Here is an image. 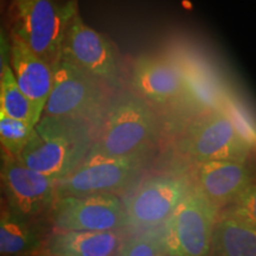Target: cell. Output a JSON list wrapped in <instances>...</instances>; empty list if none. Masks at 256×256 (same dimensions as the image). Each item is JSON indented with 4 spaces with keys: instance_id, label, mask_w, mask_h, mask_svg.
<instances>
[{
    "instance_id": "obj_1",
    "label": "cell",
    "mask_w": 256,
    "mask_h": 256,
    "mask_svg": "<svg viewBox=\"0 0 256 256\" xmlns=\"http://www.w3.org/2000/svg\"><path fill=\"white\" fill-rule=\"evenodd\" d=\"M94 136L95 127L84 120L42 115L16 159L25 168L58 180L87 158Z\"/></svg>"
},
{
    "instance_id": "obj_2",
    "label": "cell",
    "mask_w": 256,
    "mask_h": 256,
    "mask_svg": "<svg viewBox=\"0 0 256 256\" xmlns=\"http://www.w3.org/2000/svg\"><path fill=\"white\" fill-rule=\"evenodd\" d=\"M159 134L158 118L134 92L112 96L95 128L89 153L104 156H147Z\"/></svg>"
},
{
    "instance_id": "obj_3",
    "label": "cell",
    "mask_w": 256,
    "mask_h": 256,
    "mask_svg": "<svg viewBox=\"0 0 256 256\" xmlns=\"http://www.w3.org/2000/svg\"><path fill=\"white\" fill-rule=\"evenodd\" d=\"M78 11V0H12L11 36L54 68L60 60L69 22Z\"/></svg>"
},
{
    "instance_id": "obj_4",
    "label": "cell",
    "mask_w": 256,
    "mask_h": 256,
    "mask_svg": "<svg viewBox=\"0 0 256 256\" xmlns=\"http://www.w3.org/2000/svg\"><path fill=\"white\" fill-rule=\"evenodd\" d=\"M110 89L60 60L54 66V83L43 115L84 120L96 128L110 102Z\"/></svg>"
},
{
    "instance_id": "obj_5",
    "label": "cell",
    "mask_w": 256,
    "mask_h": 256,
    "mask_svg": "<svg viewBox=\"0 0 256 256\" xmlns=\"http://www.w3.org/2000/svg\"><path fill=\"white\" fill-rule=\"evenodd\" d=\"M217 214L197 188H190L159 230L165 255L206 256Z\"/></svg>"
},
{
    "instance_id": "obj_6",
    "label": "cell",
    "mask_w": 256,
    "mask_h": 256,
    "mask_svg": "<svg viewBox=\"0 0 256 256\" xmlns=\"http://www.w3.org/2000/svg\"><path fill=\"white\" fill-rule=\"evenodd\" d=\"M60 60L92 76L110 90L122 83L120 54L110 40L83 20L80 11L69 22L62 43Z\"/></svg>"
},
{
    "instance_id": "obj_7",
    "label": "cell",
    "mask_w": 256,
    "mask_h": 256,
    "mask_svg": "<svg viewBox=\"0 0 256 256\" xmlns=\"http://www.w3.org/2000/svg\"><path fill=\"white\" fill-rule=\"evenodd\" d=\"M250 142L242 136L226 110H212L188 124L180 148L197 164L220 160H244Z\"/></svg>"
},
{
    "instance_id": "obj_8",
    "label": "cell",
    "mask_w": 256,
    "mask_h": 256,
    "mask_svg": "<svg viewBox=\"0 0 256 256\" xmlns=\"http://www.w3.org/2000/svg\"><path fill=\"white\" fill-rule=\"evenodd\" d=\"M145 162L146 156H104L88 153L75 171L57 180V198L124 190L142 174Z\"/></svg>"
},
{
    "instance_id": "obj_9",
    "label": "cell",
    "mask_w": 256,
    "mask_h": 256,
    "mask_svg": "<svg viewBox=\"0 0 256 256\" xmlns=\"http://www.w3.org/2000/svg\"><path fill=\"white\" fill-rule=\"evenodd\" d=\"M190 188L176 176H154L142 182L122 202L127 226L145 230L162 226Z\"/></svg>"
},
{
    "instance_id": "obj_10",
    "label": "cell",
    "mask_w": 256,
    "mask_h": 256,
    "mask_svg": "<svg viewBox=\"0 0 256 256\" xmlns=\"http://www.w3.org/2000/svg\"><path fill=\"white\" fill-rule=\"evenodd\" d=\"M51 210L55 230L110 232L127 226L122 202L114 194L60 197Z\"/></svg>"
},
{
    "instance_id": "obj_11",
    "label": "cell",
    "mask_w": 256,
    "mask_h": 256,
    "mask_svg": "<svg viewBox=\"0 0 256 256\" xmlns=\"http://www.w3.org/2000/svg\"><path fill=\"white\" fill-rule=\"evenodd\" d=\"M0 182L12 216L28 222L52 209L57 198V179L25 168L8 154L0 168Z\"/></svg>"
},
{
    "instance_id": "obj_12",
    "label": "cell",
    "mask_w": 256,
    "mask_h": 256,
    "mask_svg": "<svg viewBox=\"0 0 256 256\" xmlns=\"http://www.w3.org/2000/svg\"><path fill=\"white\" fill-rule=\"evenodd\" d=\"M254 188L247 160H220L198 164L197 188L218 211L236 203Z\"/></svg>"
},
{
    "instance_id": "obj_13",
    "label": "cell",
    "mask_w": 256,
    "mask_h": 256,
    "mask_svg": "<svg viewBox=\"0 0 256 256\" xmlns=\"http://www.w3.org/2000/svg\"><path fill=\"white\" fill-rule=\"evenodd\" d=\"M133 92L144 100L166 104L188 94L183 69L172 60L144 56L136 60L132 69Z\"/></svg>"
},
{
    "instance_id": "obj_14",
    "label": "cell",
    "mask_w": 256,
    "mask_h": 256,
    "mask_svg": "<svg viewBox=\"0 0 256 256\" xmlns=\"http://www.w3.org/2000/svg\"><path fill=\"white\" fill-rule=\"evenodd\" d=\"M217 214L206 256H256L255 209L232 204Z\"/></svg>"
},
{
    "instance_id": "obj_15",
    "label": "cell",
    "mask_w": 256,
    "mask_h": 256,
    "mask_svg": "<svg viewBox=\"0 0 256 256\" xmlns=\"http://www.w3.org/2000/svg\"><path fill=\"white\" fill-rule=\"evenodd\" d=\"M8 66L22 92L26 96L40 120L54 83V68L38 57L18 38L10 34Z\"/></svg>"
},
{
    "instance_id": "obj_16",
    "label": "cell",
    "mask_w": 256,
    "mask_h": 256,
    "mask_svg": "<svg viewBox=\"0 0 256 256\" xmlns=\"http://www.w3.org/2000/svg\"><path fill=\"white\" fill-rule=\"evenodd\" d=\"M124 242L120 230H55L46 243V252L54 256H118Z\"/></svg>"
},
{
    "instance_id": "obj_17",
    "label": "cell",
    "mask_w": 256,
    "mask_h": 256,
    "mask_svg": "<svg viewBox=\"0 0 256 256\" xmlns=\"http://www.w3.org/2000/svg\"><path fill=\"white\" fill-rule=\"evenodd\" d=\"M43 248V238L28 220L0 217V256L36 255Z\"/></svg>"
},
{
    "instance_id": "obj_18",
    "label": "cell",
    "mask_w": 256,
    "mask_h": 256,
    "mask_svg": "<svg viewBox=\"0 0 256 256\" xmlns=\"http://www.w3.org/2000/svg\"><path fill=\"white\" fill-rule=\"evenodd\" d=\"M0 110L10 118L23 121L32 127L38 122L34 107L19 89L10 66L5 68L0 83Z\"/></svg>"
},
{
    "instance_id": "obj_19",
    "label": "cell",
    "mask_w": 256,
    "mask_h": 256,
    "mask_svg": "<svg viewBox=\"0 0 256 256\" xmlns=\"http://www.w3.org/2000/svg\"><path fill=\"white\" fill-rule=\"evenodd\" d=\"M34 127L10 118L0 110V146L6 154L17 158L30 139Z\"/></svg>"
},
{
    "instance_id": "obj_20",
    "label": "cell",
    "mask_w": 256,
    "mask_h": 256,
    "mask_svg": "<svg viewBox=\"0 0 256 256\" xmlns=\"http://www.w3.org/2000/svg\"><path fill=\"white\" fill-rule=\"evenodd\" d=\"M118 256H166L159 232H146L124 241Z\"/></svg>"
},
{
    "instance_id": "obj_21",
    "label": "cell",
    "mask_w": 256,
    "mask_h": 256,
    "mask_svg": "<svg viewBox=\"0 0 256 256\" xmlns=\"http://www.w3.org/2000/svg\"><path fill=\"white\" fill-rule=\"evenodd\" d=\"M8 60H10V37L6 34L4 28L0 25V83H2L5 68L8 66Z\"/></svg>"
},
{
    "instance_id": "obj_22",
    "label": "cell",
    "mask_w": 256,
    "mask_h": 256,
    "mask_svg": "<svg viewBox=\"0 0 256 256\" xmlns=\"http://www.w3.org/2000/svg\"><path fill=\"white\" fill-rule=\"evenodd\" d=\"M34 256H54V255L49 254V252H38V254L34 255Z\"/></svg>"
},
{
    "instance_id": "obj_23",
    "label": "cell",
    "mask_w": 256,
    "mask_h": 256,
    "mask_svg": "<svg viewBox=\"0 0 256 256\" xmlns=\"http://www.w3.org/2000/svg\"><path fill=\"white\" fill-rule=\"evenodd\" d=\"M2 194H4V192H2V182H0V200H2Z\"/></svg>"
}]
</instances>
